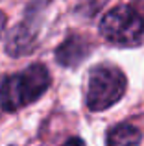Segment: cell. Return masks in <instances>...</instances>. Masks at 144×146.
<instances>
[{"mask_svg":"<svg viewBox=\"0 0 144 146\" xmlns=\"http://www.w3.org/2000/svg\"><path fill=\"white\" fill-rule=\"evenodd\" d=\"M98 2H104V0H98Z\"/></svg>","mask_w":144,"mask_h":146,"instance_id":"cell-9","label":"cell"},{"mask_svg":"<svg viewBox=\"0 0 144 146\" xmlns=\"http://www.w3.org/2000/svg\"><path fill=\"white\" fill-rule=\"evenodd\" d=\"M4 28H6V15L0 11V35L4 33Z\"/></svg>","mask_w":144,"mask_h":146,"instance_id":"cell-8","label":"cell"},{"mask_svg":"<svg viewBox=\"0 0 144 146\" xmlns=\"http://www.w3.org/2000/svg\"><path fill=\"white\" fill-rule=\"evenodd\" d=\"M37 22H33V15L28 13V17L17 24V28L9 33L7 37L6 50L11 56H26L30 54L37 44Z\"/></svg>","mask_w":144,"mask_h":146,"instance_id":"cell-4","label":"cell"},{"mask_svg":"<svg viewBox=\"0 0 144 146\" xmlns=\"http://www.w3.org/2000/svg\"><path fill=\"white\" fill-rule=\"evenodd\" d=\"M89 43L79 35H70L63 41L55 50V57L61 65L65 67H76L78 63H81L89 54Z\"/></svg>","mask_w":144,"mask_h":146,"instance_id":"cell-5","label":"cell"},{"mask_svg":"<svg viewBox=\"0 0 144 146\" xmlns=\"http://www.w3.org/2000/svg\"><path fill=\"white\" fill-rule=\"evenodd\" d=\"M100 33L113 44L137 46L144 41V13L135 4H122L104 15Z\"/></svg>","mask_w":144,"mask_h":146,"instance_id":"cell-2","label":"cell"},{"mask_svg":"<svg viewBox=\"0 0 144 146\" xmlns=\"http://www.w3.org/2000/svg\"><path fill=\"white\" fill-rule=\"evenodd\" d=\"M63 146H85V143H83L79 137H70V139L67 141V143L63 144Z\"/></svg>","mask_w":144,"mask_h":146,"instance_id":"cell-7","label":"cell"},{"mask_svg":"<svg viewBox=\"0 0 144 146\" xmlns=\"http://www.w3.org/2000/svg\"><path fill=\"white\" fill-rule=\"evenodd\" d=\"M52 76L41 63L30 65L28 68L9 74L0 83V107L4 111H17L35 102L50 87Z\"/></svg>","mask_w":144,"mask_h":146,"instance_id":"cell-1","label":"cell"},{"mask_svg":"<svg viewBox=\"0 0 144 146\" xmlns=\"http://www.w3.org/2000/svg\"><path fill=\"white\" fill-rule=\"evenodd\" d=\"M142 133L131 124H116L107 133V146H139Z\"/></svg>","mask_w":144,"mask_h":146,"instance_id":"cell-6","label":"cell"},{"mask_svg":"<svg viewBox=\"0 0 144 146\" xmlns=\"http://www.w3.org/2000/svg\"><path fill=\"white\" fill-rule=\"evenodd\" d=\"M127 80L113 65H98L89 72L85 100L90 111H104L115 106L126 93Z\"/></svg>","mask_w":144,"mask_h":146,"instance_id":"cell-3","label":"cell"}]
</instances>
